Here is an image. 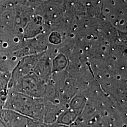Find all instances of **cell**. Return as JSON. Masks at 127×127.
I'll use <instances>...</instances> for the list:
<instances>
[{
	"instance_id": "ba28073f",
	"label": "cell",
	"mask_w": 127,
	"mask_h": 127,
	"mask_svg": "<svg viewBox=\"0 0 127 127\" xmlns=\"http://www.w3.org/2000/svg\"><path fill=\"white\" fill-rule=\"evenodd\" d=\"M48 127H70V126L69 125H64L59 123H55L52 124H48Z\"/></svg>"
},
{
	"instance_id": "3957f363",
	"label": "cell",
	"mask_w": 127,
	"mask_h": 127,
	"mask_svg": "<svg viewBox=\"0 0 127 127\" xmlns=\"http://www.w3.org/2000/svg\"><path fill=\"white\" fill-rule=\"evenodd\" d=\"M0 119L7 127H28L32 119L11 110L0 111Z\"/></svg>"
},
{
	"instance_id": "6da1fadb",
	"label": "cell",
	"mask_w": 127,
	"mask_h": 127,
	"mask_svg": "<svg viewBox=\"0 0 127 127\" xmlns=\"http://www.w3.org/2000/svg\"><path fill=\"white\" fill-rule=\"evenodd\" d=\"M44 106V100L42 98L34 97L9 91L4 108L43 122Z\"/></svg>"
},
{
	"instance_id": "52a82bcc",
	"label": "cell",
	"mask_w": 127,
	"mask_h": 127,
	"mask_svg": "<svg viewBox=\"0 0 127 127\" xmlns=\"http://www.w3.org/2000/svg\"><path fill=\"white\" fill-rule=\"evenodd\" d=\"M48 124L39 121L32 119L28 127H48Z\"/></svg>"
},
{
	"instance_id": "9c48e42d",
	"label": "cell",
	"mask_w": 127,
	"mask_h": 127,
	"mask_svg": "<svg viewBox=\"0 0 127 127\" xmlns=\"http://www.w3.org/2000/svg\"><path fill=\"white\" fill-rule=\"evenodd\" d=\"M0 127H7L5 123L0 119Z\"/></svg>"
},
{
	"instance_id": "7a4b0ae2",
	"label": "cell",
	"mask_w": 127,
	"mask_h": 127,
	"mask_svg": "<svg viewBox=\"0 0 127 127\" xmlns=\"http://www.w3.org/2000/svg\"><path fill=\"white\" fill-rule=\"evenodd\" d=\"M35 76H25L10 87L9 91H13L34 97L42 98L44 90L42 84Z\"/></svg>"
},
{
	"instance_id": "5b68a950",
	"label": "cell",
	"mask_w": 127,
	"mask_h": 127,
	"mask_svg": "<svg viewBox=\"0 0 127 127\" xmlns=\"http://www.w3.org/2000/svg\"><path fill=\"white\" fill-rule=\"evenodd\" d=\"M11 74L0 71V91L8 90Z\"/></svg>"
},
{
	"instance_id": "8992f818",
	"label": "cell",
	"mask_w": 127,
	"mask_h": 127,
	"mask_svg": "<svg viewBox=\"0 0 127 127\" xmlns=\"http://www.w3.org/2000/svg\"><path fill=\"white\" fill-rule=\"evenodd\" d=\"M8 93L9 90L0 91V111L4 108Z\"/></svg>"
},
{
	"instance_id": "277c9868",
	"label": "cell",
	"mask_w": 127,
	"mask_h": 127,
	"mask_svg": "<svg viewBox=\"0 0 127 127\" xmlns=\"http://www.w3.org/2000/svg\"><path fill=\"white\" fill-rule=\"evenodd\" d=\"M44 100V112L43 122L47 124L56 123L60 115L66 108L62 104H55Z\"/></svg>"
}]
</instances>
